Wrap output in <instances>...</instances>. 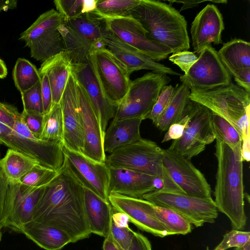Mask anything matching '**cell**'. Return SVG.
Returning a JSON list of instances; mask_svg holds the SVG:
<instances>
[{
	"mask_svg": "<svg viewBox=\"0 0 250 250\" xmlns=\"http://www.w3.org/2000/svg\"><path fill=\"white\" fill-rule=\"evenodd\" d=\"M32 221L67 233L72 243L92 234L87 221L83 186L65 164L46 185L33 210Z\"/></svg>",
	"mask_w": 250,
	"mask_h": 250,
	"instance_id": "cell-1",
	"label": "cell"
},
{
	"mask_svg": "<svg viewBox=\"0 0 250 250\" xmlns=\"http://www.w3.org/2000/svg\"><path fill=\"white\" fill-rule=\"evenodd\" d=\"M215 146L217 168L214 202L217 210L229 218L232 229L241 230L247 224L241 146L233 148L218 139Z\"/></svg>",
	"mask_w": 250,
	"mask_h": 250,
	"instance_id": "cell-2",
	"label": "cell"
},
{
	"mask_svg": "<svg viewBox=\"0 0 250 250\" xmlns=\"http://www.w3.org/2000/svg\"><path fill=\"white\" fill-rule=\"evenodd\" d=\"M129 15L141 24L151 41L169 48L172 53L189 48L187 22L171 5L159 0H140Z\"/></svg>",
	"mask_w": 250,
	"mask_h": 250,
	"instance_id": "cell-3",
	"label": "cell"
},
{
	"mask_svg": "<svg viewBox=\"0 0 250 250\" xmlns=\"http://www.w3.org/2000/svg\"><path fill=\"white\" fill-rule=\"evenodd\" d=\"M163 149L155 142L142 138L113 150L106 156L105 163L109 167L130 169L160 179L164 186L162 191L185 194L164 166Z\"/></svg>",
	"mask_w": 250,
	"mask_h": 250,
	"instance_id": "cell-4",
	"label": "cell"
},
{
	"mask_svg": "<svg viewBox=\"0 0 250 250\" xmlns=\"http://www.w3.org/2000/svg\"><path fill=\"white\" fill-rule=\"evenodd\" d=\"M189 98L226 119L241 134L250 124V93L231 82L208 90L191 88Z\"/></svg>",
	"mask_w": 250,
	"mask_h": 250,
	"instance_id": "cell-5",
	"label": "cell"
},
{
	"mask_svg": "<svg viewBox=\"0 0 250 250\" xmlns=\"http://www.w3.org/2000/svg\"><path fill=\"white\" fill-rule=\"evenodd\" d=\"M105 28L104 19L94 12L69 21L63 20L59 30L73 64L85 62L91 52L102 45Z\"/></svg>",
	"mask_w": 250,
	"mask_h": 250,
	"instance_id": "cell-6",
	"label": "cell"
},
{
	"mask_svg": "<svg viewBox=\"0 0 250 250\" xmlns=\"http://www.w3.org/2000/svg\"><path fill=\"white\" fill-rule=\"evenodd\" d=\"M171 81L165 74L149 72L130 81L128 90L116 107L113 120H145L156 103L162 88Z\"/></svg>",
	"mask_w": 250,
	"mask_h": 250,
	"instance_id": "cell-7",
	"label": "cell"
},
{
	"mask_svg": "<svg viewBox=\"0 0 250 250\" xmlns=\"http://www.w3.org/2000/svg\"><path fill=\"white\" fill-rule=\"evenodd\" d=\"M63 21L62 16L54 9L42 14L24 31L20 39L30 50L31 57L43 62L64 51L59 27Z\"/></svg>",
	"mask_w": 250,
	"mask_h": 250,
	"instance_id": "cell-8",
	"label": "cell"
},
{
	"mask_svg": "<svg viewBox=\"0 0 250 250\" xmlns=\"http://www.w3.org/2000/svg\"><path fill=\"white\" fill-rule=\"evenodd\" d=\"M187 115V122L182 136L174 140L168 149L190 161L203 152L215 137L210 110L191 101Z\"/></svg>",
	"mask_w": 250,
	"mask_h": 250,
	"instance_id": "cell-9",
	"label": "cell"
},
{
	"mask_svg": "<svg viewBox=\"0 0 250 250\" xmlns=\"http://www.w3.org/2000/svg\"><path fill=\"white\" fill-rule=\"evenodd\" d=\"M87 59L104 95L117 107L131 81L125 67L103 45L91 52Z\"/></svg>",
	"mask_w": 250,
	"mask_h": 250,
	"instance_id": "cell-10",
	"label": "cell"
},
{
	"mask_svg": "<svg viewBox=\"0 0 250 250\" xmlns=\"http://www.w3.org/2000/svg\"><path fill=\"white\" fill-rule=\"evenodd\" d=\"M143 199L159 206L170 208L196 227L205 223H213L218 210L212 198L202 199L185 194L156 190L145 194Z\"/></svg>",
	"mask_w": 250,
	"mask_h": 250,
	"instance_id": "cell-11",
	"label": "cell"
},
{
	"mask_svg": "<svg viewBox=\"0 0 250 250\" xmlns=\"http://www.w3.org/2000/svg\"><path fill=\"white\" fill-rule=\"evenodd\" d=\"M0 144L32 158L42 166L57 172L63 163L62 142L29 139L0 122Z\"/></svg>",
	"mask_w": 250,
	"mask_h": 250,
	"instance_id": "cell-12",
	"label": "cell"
},
{
	"mask_svg": "<svg viewBox=\"0 0 250 250\" xmlns=\"http://www.w3.org/2000/svg\"><path fill=\"white\" fill-rule=\"evenodd\" d=\"M8 182L0 226L21 233L23 226L32 221L34 208L45 185L35 188L19 182Z\"/></svg>",
	"mask_w": 250,
	"mask_h": 250,
	"instance_id": "cell-13",
	"label": "cell"
},
{
	"mask_svg": "<svg viewBox=\"0 0 250 250\" xmlns=\"http://www.w3.org/2000/svg\"><path fill=\"white\" fill-rule=\"evenodd\" d=\"M180 80L188 89L208 90L229 84L231 76L223 64L211 44L199 53L196 62Z\"/></svg>",
	"mask_w": 250,
	"mask_h": 250,
	"instance_id": "cell-14",
	"label": "cell"
},
{
	"mask_svg": "<svg viewBox=\"0 0 250 250\" xmlns=\"http://www.w3.org/2000/svg\"><path fill=\"white\" fill-rule=\"evenodd\" d=\"M63 153L64 163L83 187L109 202V170L106 163L95 161L64 146Z\"/></svg>",
	"mask_w": 250,
	"mask_h": 250,
	"instance_id": "cell-15",
	"label": "cell"
},
{
	"mask_svg": "<svg viewBox=\"0 0 250 250\" xmlns=\"http://www.w3.org/2000/svg\"><path fill=\"white\" fill-rule=\"evenodd\" d=\"M163 154L164 167L185 194L202 199L212 198L210 185L190 160L168 148L163 149Z\"/></svg>",
	"mask_w": 250,
	"mask_h": 250,
	"instance_id": "cell-16",
	"label": "cell"
},
{
	"mask_svg": "<svg viewBox=\"0 0 250 250\" xmlns=\"http://www.w3.org/2000/svg\"><path fill=\"white\" fill-rule=\"evenodd\" d=\"M103 19L108 30L153 61L164 60L172 53L169 48L151 41L141 24L130 15Z\"/></svg>",
	"mask_w": 250,
	"mask_h": 250,
	"instance_id": "cell-17",
	"label": "cell"
},
{
	"mask_svg": "<svg viewBox=\"0 0 250 250\" xmlns=\"http://www.w3.org/2000/svg\"><path fill=\"white\" fill-rule=\"evenodd\" d=\"M63 124V146L82 153L83 132L77 88V81L72 72L60 101Z\"/></svg>",
	"mask_w": 250,
	"mask_h": 250,
	"instance_id": "cell-18",
	"label": "cell"
},
{
	"mask_svg": "<svg viewBox=\"0 0 250 250\" xmlns=\"http://www.w3.org/2000/svg\"><path fill=\"white\" fill-rule=\"evenodd\" d=\"M108 201L113 208L125 213L129 221L142 230L160 237L172 235L153 215L151 202L112 193L109 194Z\"/></svg>",
	"mask_w": 250,
	"mask_h": 250,
	"instance_id": "cell-19",
	"label": "cell"
},
{
	"mask_svg": "<svg viewBox=\"0 0 250 250\" xmlns=\"http://www.w3.org/2000/svg\"><path fill=\"white\" fill-rule=\"evenodd\" d=\"M102 44L123 65L129 76L133 72L142 69L167 75L182 76L125 42L108 30L106 26L102 35Z\"/></svg>",
	"mask_w": 250,
	"mask_h": 250,
	"instance_id": "cell-20",
	"label": "cell"
},
{
	"mask_svg": "<svg viewBox=\"0 0 250 250\" xmlns=\"http://www.w3.org/2000/svg\"><path fill=\"white\" fill-rule=\"evenodd\" d=\"M72 72L84 89L98 121L103 138L116 107L106 98L94 74L88 59L83 63L73 64Z\"/></svg>",
	"mask_w": 250,
	"mask_h": 250,
	"instance_id": "cell-21",
	"label": "cell"
},
{
	"mask_svg": "<svg viewBox=\"0 0 250 250\" xmlns=\"http://www.w3.org/2000/svg\"><path fill=\"white\" fill-rule=\"evenodd\" d=\"M77 88L83 132L82 154L95 161L105 163L103 138L98 121L84 89L77 81Z\"/></svg>",
	"mask_w": 250,
	"mask_h": 250,
	"instance_id": "cell-22",
	"label": "cell"
},
{
	"mask_svg": "<svg viewBox=\"0 0 250 250\" xmlns=\"http://www.w3.org/2000/svg\"><path fill=\"white\" fill-rule=\"evenodd\" d=\"M225 26L222 14L216 5L207 4L195 17L190 33L194 53L199 54L207 46L222 43Z\"/></svg>",
	"mask_w": 250,
	"mask_h": 250,
	"instance_id": "cell-23",
	"label": "cell"
},
{
	"mask_svg": "<svg viewBox=\"0 0 250 250\" xmlns=\"http://www.w3.org/2000/svg\"><path fill=\"white\" fill-rule=\"evenodd\" d=\"M108 167L109 194L143 199L145 194L155 191V177L130 169Z\"/></svg>",
	"mask_w": 250,
	"mask_h": 250,
	"instance_id": "cell-24",
	"label": "cell"
},
{
	"mask_svg": "<svg viewBox=\"0 0 250 250\" xmlns=\"http://www.w3.org/2000/svg\"><path fill=\"white\" fill-rule=\"evenodd\" d=\"M73 63L68 52L62 51L43 61L39 73L47 75L52 96V104L60 103L70 74Z\"/></svg>",
	"mask_w": 250,
	"mask_h": 250,
	"instance_id": "cell-25",
	"label": "cell"
},
{
	"mask_svg": "<svg viewBox=\"0 0 250 250\" xmlns=\"http://www.w3.org/2000/svg\"><path fill=\"white\" fill-rule=\"evenodd\" d=\"M83 190L85 211L90 231L106 238L110 233L112 207L89 189Z\"/></svg>",
	"mask_w": 250,
	"mask_h": 250,
	"instance_id": "cell-26",
	"label": "cell"
},
{
	"mask_svg": "<svg viewBox=\"0 0 250 250\" xmlns=\"http://www.w3.org/2000/svg\"><path fill=\"white\" fill-rule=\"evenodd\" d=\"M142 120L139 118L113 120L104 133L103 146L104 152L111 153L115 149L140 140V131Z\"/></svg>",
	"mask_w": 250,
	"mask_h": 250,
	"instance_id": "cell-27",
	"label": "cell"
},
{
	"mask_svg": "<svg viewBox=\"0 0 250 250\" xmlns=\"http://www.w3.org/2000/svg\"><path fill=\"white\" fill-rule=\"evenodd\" d=\"M21 233L45 250H60L72 243L71 237L62 230L32 221L23 226Z\"/></svg>",
	"mask_w": 250,
	"mask_h": 250,
	"instance_id": "cell-28",
	"label": "cell"
},
{
	"mask_svg": "<svg viewBox=\"0 0 250 250\" xmlns=\"http://www.w3.org/2000/svg\"><path fill=\"white\" fill-rule=\"evenodd\" d=\"M224 66L231 76L240 70L250 68V43L235 38L223 44L217 51Z\"/></svg>",
	"mask_w": 250,
	"mask_h": 250,
	"instance_id": "cell-29",
	"label": "cell"
},
{
	"mask_svg": "<svg viewBox=\"0 0 250 250\" xmlns=\"http://www.w3.org/2000/svg\"><path fill=\"white\" fill-rule=\"evenodd\" d=\"M167 107L154 124L161 131H167L171 125L181 121L186 115L191 100L190 89L185 84H177Z\"/></svg>",
	"mask_w": 250,
	"mask_h": 250,
	"instance_id": "cell-30",
	"label": "cell"
},
{
	"mask_svg": "<svg viewBox=\"0 0 250 250\" xmlns=\"http://www.w3.org/2000/svg\"><path fill=\"white\" fill-rule=\"evenodd\" d=\"M39 164L40 163L36 160L10 148L8 149L4 157L0 159V167L8 182H19Z\"/></svg>",
	"mask_w": 250,
	"mask_h": 250,
	"instance_id": "cell-31",
	"label": "cell"
},
{
	"mask_svg": "<svg viewBox=\"0 0 250 250\" xmlns=\"http://www.w3.org/2000/svg\"><path fill=\"white\" fill-rule=\"evenodd\" d=\"M13 78L18 90L22 93L41 82L36 67L24 58H18L13 70Z\"/></svg>",
	"mask_w": 250,
	"mask_h": 250,
	"instance_id": "cell-32",
	"label": "cell"
},
{
	"mask_svg": "<svg viewBox=\"0 0 250 250\" xmlns=\"http://www.w3.org/2000/svg\"><path fill=\"white\" fill-rule=\"evenodd\" d=\"M63 124L60 104H52L49 111L43 114L42 129L39 139L63 142Z\"/></svg>",
	"mask_w": 250,
	"mask_h": 250,
	"instance_id": "cell-33",
	"label": "cell"
},
{
	"mask_svg": "<svg viewBox=\"0 0 250 250\" xmlns=\"http://www.w3.org/2000/svg\"><path fill=\"white\" fill-rule=\"evenodd\" d=\"M152 212L172 235H185L191 231V224L180 214L170 208L152 203Z\"/></svg>",
	"mask_w": 250,
	"mask_h": 250,
	"instance_id": "cell-34",
	"label": "cell"
},
{
	"mask_svg": "<svg viewBox=\"0 0 250 250\" xmlns=\"http://www.w3.org/2000/svg\"><path fill=\"white\" fill-rule=\"evenodd\" d=\"M140 2V0H97L93 12L103 18L127 16Z\"/></svg>",
	"mask_w": 250,
	"mask_h": 250,
	"instance_id": "cell-35",
	"label": "cell"
},
{
	"mask_svg": "<svg viewBox=\"0 0 250 250\" xmlns=\"http://www.w3.org/2000/svg\"><path fill=\"white\" fill-rule=\"evenodd\" d=\"M211 124L215 139L233 148L241 146L242 134L229 122L212 112Z\"/></svg>",
	"mask_w": 250,
	"mask_h": 250,
	"instance_id": "cell-36",
	"label": "cell"
},
{
	"mask_svg": "<svg viewBox=\"0 0 250 250\" xmlns=\"http://www.w3.org/2000/svg\"><path fill=\"white\" fill-rule=\"evenodd\" d=\"M57 172L39 164L23 176L19 182L25 186L39 188L48 184L56 176Z\"/></svg>",
	"mask_w": 250,
	"mask_h": 250,
	"instance_id": "cell-37",
	"label": "cell"
},
{
	"mask_svg": "<svg viewBox=\"0 0 250 250\" xmlns=\"http://www.w3.org/2000/svg\"><path fill=\"white\" fill-rule=\"evenodd\" d=\"M172 85H166L162 89L157 101L145 119L150 120L154 125L168 106L174 92Z\"/></svg>",
	"mask_w": 250,
	"mask_h": 250,
	"instance_id": "cell-38",
	"label": "cell"
},
{
	"mask_svg": "<svg viewBox=\"0 0 250 250\" xmlns=\"http://www.w3.org/2000/svg\"><path fill=\"white\" fill-rule=\"evenodd\" d=\"M54 3L64 21L72 20L84 14L83 0H55Z\"/></svg>",
	"mask_w": 250,
	"mask_h": 250,
	"instance_id": "cell-39",
	"label": "cell"
},
{
	"mask_svg": "<svg viewBox=\"0 0 250 250\" xmlns=\"http://www.w3.org/2000/svg\"><path fill=\"white\" fill-rule=\"evenodd\" d=\"M21 94L23 110L36 111L43 114L41 82Z\"/></svg>",
	"mask_w": 250,
	"mask_h": 250,
	"instance_id": "cell-40",
	"label": "cell"
},
{
	"mask_svg": "<svg viewBox=\"0 0 250 250\" xmlns=\"http://www.w3.org/2000/svg\"><path fill=\"white\" fill-rule=\"evenodd\" d=\"M250 241V233L232 229L226 233L222 240L214 250H227L231 248H239Z\"/></svg>",
	"mask_w": 250,
	"mask_h": 250,
	"instance_id": "cell-41",
	"label": "cell"
},
{
	"mask_svg": "<svg viewBox=\"0 0 250 250\" xmlns=\"http://www.w3.org/2000/svg\"><path fill=\"white\" fill-rule=\"evenodd\" d=\"M135 231L129 226L119 227L111 221V236L120 250H128L131 244Z\"/></svg>",
	"mask_w": 250,
	"mask_h": 250,
	"instance_id": "cell-42",
	"label": "cell"
},
{
	"mask_svg": "<svg viewBox=\"0 0 250 250\" xmlns=\"http://www.w3.org/2000/svg\"><path fill=\"white\" fill-rule=\"evenodd\" d=\"M22 121L33 135L39 139L42 129L43 114L33 111L23 110L21 113Z\"/></svg>",
	"mask_w": 250,
	"mask_h": 250,
	"instance_id": "cell-43",
	"label": "cell"
},
{
	"mask_svg": "<svg viewBox=\"0 0 250 250\" xmlns=\"http://www.w3.org/2000/svg\"><path fill=\"white\" fill-rule=\"evenodd\" d=\"M168 59L173 63L178 66L184 72V74H186L196 62L198 57L194 52L184 50L172 53L168 57Z\"/></svg>",
	"mask_w": 250,
	"mask_h": 250,
	"instance_id": "cell-44",
	"label": "cell"
},
{
	"mask_svg": "<svg viewBox=\"0 0 250 250\" xmlns=\"http://www.w3.org/2000/svg\"><path fill=\"white\" fill-rule=\"evenodd\" d=\"M21 118V114L14 106L0 102V122L13 129L15 121Z\"/></svg>",
	"mask_w": 250,
	"mask_h": 250,
	"instance_id": "cell-45",
	"label": "cell"
},
{
	"mask_svg": "<svg viewBox=\"0 0 250 250\" xmlns=\"http://www.w3.org/2000/svg\"><path fill=\"white\" fill-rule=\"evenodd\" d=\"M40 75L43 114H44L49 111L52 105V91L47 75L45 73H40Z\"/></svg>",
	"mask_w": 250,
	"mask_h": 250,
	"instance_id": "cell-46",
	"label": "cell"
},
{
	"mask_svg": "<svg viewBox=\"0 0 250 250\" xmlns=\"http://www.w3.org/2000/svg\"><path fill=\"white\" fill-rule=\"evenodd\" d=\"M187 120L188 116L186 114L181 121L170 125L163 137L162 143L180 138L184 133Z\"/></svg>",
	"mask_w": 250,
	"mask_h": 250,
	"instance_id": "cell-47",
	"label": "cell"
},
{
	"mask_svg": "<svg viewBox=\"0 0 250 250\" xmlns=\"http://www.w3.org/2000/svg\"><path fill=\"white\" fill-rule=\"evenodd\" d=\"M128 250H152L148 239L142 234L135 232Z\"/></svg>",
	"mask_w": 250,
	"mask_h": 250,
	"instance_id": "cell-48",
	"label": "cell"
},
{
	"mask_svg": "<svg viewBox=\"0 0 250 250\" xmlns=\"http://www.w3.org/2000/svg\"><path fill=\"white\" fill-rule=\"evenodd\" d=\"M233 77L237 85L250 93V68L239 70Z\"/></svg>",
	"mask_w": 250,
	"mask_h": 250,
	"instance_id": "cell-49",
	"label": "cell"
},
{
	"mask_svg": "<svg viewBox=\"0 0 250 250\" xmlns=\"http://www.w3.org/2000/svg\"><path fill=\"white\" fill-rule=\"evenodd\" d=\"M250 124L247 125L242 132L241 156L243 161L250 160Z\"/></svg>",
	"mask_w": 250,
	"mask_h": 250,
	"instance_id": "cell-50",
	"label": "cell"
},
{
	"mask_svg": "<svg viewBox=\"0 0 250 250\" xmlns=\"http://www.w3.org/2000/svg\"><path fill=\"white\" fill-rule=\"evenodd\" d=\"M8 182L0 166V219L1 217Z\"/></svg>",
	"mask_w": 250,
	"mask_h": 250,
	"instance_id": "cell-51",
	"label": "cell"
},
{
	"mask_svg": "<svg viewBox=\"0 0 250 250\" xmlns=\"http://www.w3.org/2000/svg\"><path fill=\"white\" fill-rule=\"evenodd\" d=\"M12 129L21 136L25 138L31 140H38L35 138L33 135L22 121L21 117L20 119L15 121L14 126Z\"/></svg>",
	"mask_w": 250,
	"mask_h": 250,
	"instance_id": "cell-52",
	"label": "cell"
},
{
	"mask_svg": "<svg viewBox=\"0 0 250 250\" xmlns=\"http://www.w3.org/2000/svg\"><path fill=\"white\" fill-rule=\"evenodd\" d=\"M167 1H168L169 2V4L171 5L173 3L176 2V3H183V6L181 7L180 11H181L182 10H184L190 8H192L194 7L197 6L199 3L204 2H207V1H210L214 3H227L228 1L225 0H187V1H177V0H167ZM179 11V12H180Z\"/></svg>",
	"mask_w": 250,
	"mask_h": 250,
	"instance_id": "cell-53",
	"label": "cell"
},
{
	"mask_svg": "<svg viewBox=\"0 0 250 250\" xmlns=\"http://www.w3.org/2000/svg\"><path fill=\"white\" fill-rule=\"evenodd\" d=\"M112 217V221L116 226L125 227L128 226V218L125 213L118 211L113 208Z\"/></svg>",
	"mask_w": 250,
	"mask_h": 250,
	"instance_id": "cell-54",
	"label": "cell"
},
{
	"mask_svg": "<svg viewBox=\"0 0 250 250\" xmlns=\"http://www.w3.org/2000/svg\"><path fill=\"white\" fill-rule=\"evenodd\" d=\"M17 1L15 0H0V13L1 11H6L16 8Z\"/></svg>",
	"mask_w": 250,
	"mask_h": 250,
	"instance_id": "cell-55",
	"label": "cell"
},
{
	"mask_svg": "<svg viewBox=\"0 0 250 250\" xmlns=\"http://www.w3.org/2000/svg\"><path fill=\"white\" fill-rule=\"evenodd\" d=\"M103 250H120L113 240L110 233L106 238H104L103 245Z\"/></svg>",
	"mask_w": 250,
	"mask_h": 250,
	"instance_id": "cell-56",
	"label": "cell"
},
{
	"mask_svg": "<svg viewBox=\"0 0 250 250\" xmlns=\"http://www.w3.org/2000/svg\"><path fill=\"white\" fill-rule=\"evenodd\" d=\"M97 0H83L84 13H92L96 8Z\"/></svg>",
	"mask_w": 250,
	"mask_h": 250,
	"instance_id": "cell-57",
	"label": "cell"
},
{
	"mask_svg": "<svg viewBox=\"0 0 250 250\" xmlns=\"http://www.w3.org/2000/svg\"><path fill=\"white\" fill-rule=\"evenodd\" d=\"M7 74V68L4 62L0 59V79L5 78Z\"/></svg>",
	"mask_w": 250,
	"mask_h": 250,
	"instance_id": "cell-58",
	"label": "cell"
},
{
	"mask_svg": "<svg viewBox=\"0 0 250 250\" xmlns=\"http://www.w3.org/2000/svg\"><path fill=\"white\" fill-rule=\"evenodd\" d=\"M250 241L243 246L239 248H235V250H250Z\"/></svg>",
	"mask_w": 250,
	"mask_h": 250,
	"instance_id": "cell-59",
	"label": "cell"
},
{
	"mask_svg": "<svg viewBox=\"0 0 250 250\" xmlns=\"http://www.w3.org/2000/svg\"><path fill=\"white\" fill-rule=\"evenodd\" d=\"M1 227L0 226V242L1 241V237H2V234H1Z\"/></svg>",
	"mask_w": 250,
	"mask_h": 250,
	"instance_id": "cell-60",
	"label": "cell"
},
{
	"mask_svg": "<svg viewBox=\"0 0 250 250\" xmlns=\"http://www.w3.org/2000/svg\"><path fill=\"white\" fill-rule=\"evenodd\" d=\"M206 250H210L208 247H207Z\"/></svg>",
	"mask_w": 250,
	"mask_h": 250,
	"instance_id": "cell-61",
	"label": "cell"
}]
</instances>
